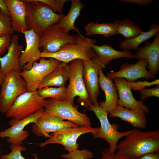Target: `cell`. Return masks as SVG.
Listing matches in <instances>:
<instances>
[{"label": "cell", "mask_w": 159, "mask_h": 159, "mask_svg": "<svg viewBox=\"0 0 159 159\" xmlns=\"http://www.w3.org/2000/svg\"><path fill=\"white\" fill-rule=\"evenodd\" d=\"M117 149L116 154L124 159H138L146 154L159 153V130H133Z\"/></svg>", "instance_id": "1"}, {"label": "cell", "mask_w": 159, "mask_h": 159, "mask_svg": "<svg viewBox=\"0 0 159 159\" xmlns=\"http://www.w3.org/2000/svg\"><path fill=\"white\" fill-rule=\"evenodd\" d=\"M26 21L29 30L32 29L39 35L49 26L59 23L64 16L54 12L48 5L38 0H26Z\"/></svg>", "instance_id": "2"}, {"label": "cell", "mask_w": 159, "mask_h": 159, "mask_svg": "<svg viewBox=\"0 0 159 159\" xmlns=\"http://www.w3.org/2000/svg\"><path fill=\"white\" fill-rule=\"evenodd\" d=\"M75 42L64 45L58 51L53 53H42L41 57L53 58L61 62L68 64L77 59L82 60L93 59L96 55L92 46L96 42L92 39L80 35L75 36Z\"/></svg>", "instance_id": "3"}, {"label": "cell", "mask_w": 159, "mask_h": 159, "mask_svg": "<svg viewBox=\"0 0 159 159\" xmlns=\"http://www.w3.org/2000/svg\"><path fill=\"white\" fill-rule=\"evenodd\" d=\"M44 108V112L63 120H67L79 126H91L90 119L86 114L80 112L77 106L66 100L60 101L51 98L46 100Z\"/></svg>", "instance_id": "4"}, {"label": "cell", "mask_w": 159, "mask_h": 159, "mask_svg": "<svg viewBox=\"0 0 159 159\" xmlns=\"http://www.w3.org/2000/svg\"><path fill=\"white\" fill-rule=\"evenodd\" d=\"M46 100L37 91H26L20 95L5 113L7 117L21 120L44 108Z\"/></svg>", "instance_id": "5"}, {"label": "cell", "mask_w": 159, "mask_h": 159, "mask_svg": "<svg viewBox=\"0 0 159 159\" xmlns=\"http://www.w3.org/2000/svg\"><path fill=\"white\" fill-rule=\"evenodd\" d=\"M69 65L70 73L66 100L74 105V99L78 96L77 102L82 106L87 108L91 103L83 79V60L80 59L74 60L71 62Z\"/></svg>", "instance_id": "6"}, {"label": "cell", "mask_w": 159, "mask_h": 159, "mask_svg": "<svg viewBox=\"0 0 159 159\" xmlns=\"http://www.w3.org/2000/svg\"><path fill=\"white\" fill-rule=\"evenodd\" d=\"M12 71L7 74L1 86L0 112L5 114L21 94L26 91V83L20 72Z\"/></svg>", "instance_id": "7"}, {"label": "cell", "mask_w": 159, "mask_h": 159, "mask_svg": "<svg viewBox=\"0 0 159 159\" xmlns=\"http://www.w3.org/2000/svg\"><path fill=\"white\" fill-rule=\"evenodd\" d=\"M89 107L90 110L95 113L99 119L101 125L98 131L92 134L93 138H101L104 140L109 144V150L115 152L117 149V144L118 140L122 137L128 135L132 130L123 132L118 131L115 127L111 125L109 122L107 117L109 112L99 105L95 106L91 103Z\"/></svg>", "instance_id": "8"}, {"label": "cell", "mask_w": 159, "mask_h": 159, "mask_svg": "<svg viewBox=\"0 0 159 159\" xmlns=\"http://www.w3.org/2000/svg\"><path fill=\"white\" fill-rule=\"evenodd\" d=\"M62 62L52 58L41 57L39 62H34L30 69L23 70L20 74L25 81L26 91H36L43 80L55 69Z\"/></svg>", "instance_id": "9"}, {"label": "cell", "mask_w": 159, "mask_h": 159, "mask_svg": "<svg viewBox=\"0 0 159 159\" xmlns=\"http://www.w3.org/2000/svg\"><path fill=\"white\" fill-rule=\"evenodd\" d=\"M99 128L91 126H79L63 129L51 133L49 138L39 143V145L42 148L50 144H59L63 145L65 150L70 152L78 149L79 145L77 140L80 135L88 133H96Z\"/></svg>", "instance_id": "10"}, {"label": "cell", "mask_w": 159, "mask_h": 159, "mask_svg": "<svg viewBox=\"0 0 159 159\" xmlns=\"http://www.w3.org/2000/svg\"><path fill=\"white\" fill-rule=\"evenodd\" d=\"M39 36V48L43 53L57 52L64 45L75 42V36L65 32L58 23L49 27Z\"/></svg>", "instance_id": "11"}, {"label": "cell", "mask_w": 159, "mask_h": 159, "mask_svg": "<svg viewBox=\"0 0 159 159\" xmlns=\"http://www.w3.org/2000/svg\"><path fill=\"white\" fill-rule=\"evenodd\" d=\"M44 112V109L43 108L20 120L13 118L8 122L11 127L4 130L0 131V138H7V141L11 144L22 145L23 142L29 135L28 131L24 130L25 127L31 123H35L37 119Z\"/></svg>", "instance_id": "12"}, {"label": "cell", "mask_w": 159, "mask_h": 159, "mask_svg": "<svg viewBox=\"0 0 159 159\" xmlns=\"http://www.w3.org/2000/svg\"><path fill=\"white\" fill-rule=\"evenodd\" d=\"M83 80L91 104L99 105L97 99L100 94L99 89V72L104 67L96 57L92 59L82 60Z\"/></svg>", "instance_id": "13"}, {"label": "cell", "mask_w": 159, "mask_h": 159, "mask_svg": "<svg viewBox=\"0 0 159 159\" xmlns=\"http://www.w3.org/2000/svg\"><path fill=\"white\" fill-rule=\"evenodd\" d=\"M75 123L49 114L44 112L32 126V132L37 136L49 138L51 133L60 130L78 127Z\"/></svg>", "instance_id": "14"}, {"label": "cell", "mask_w": 159, "mask_h": 159, "mask_svg": "<svg viewBox=\"0 0 159 159\" xmlns=\"http://www.w3.org/2000/svg\"><path fill=\"white\" fill-rule=\"evenodd\" d=\"M138 59L134 64L127 63L123 64L120 66L119 71H112L107 74V76L112 80L115 78H122L130 82H134L140 78L146 80L154 78L155 77L147 69V60L142 58Z\"/></svg>", "instance_id": "15"}, {"label": "cell", "mask_w": 159, "mask_h": 159, "mask_svg": "<svg viewBox=\"0 0 159 159\" xmlns=\"http://www.w3.org/2000/svg\"><path fill=\"white\" fill-rule=\"evenodd\" d=\"M26 42V47L23 50L19 58V64L21 69H29L33 63L41 57V52L39 48V35L32 29L24 32Z\"/></svg>", "instance_id": "16"}, {"label": "cell", "mask_w": 159, "mask_h": 159, "mask_svg": "<svg viewBox=\"0 0 159 159\" xmlns=\"http://www.w3.org/2000/svg\"><path fill=\"white\" fill-rule=\"evenodd\" d=\"M113 80L118 93V105L128 109L142 111L146 113H148L149 108L143 104V101L137 100L134 97L130 82L122 78H115Z\"/></svg>", "instance_id": "17"}, {"label": "cell", "mask_w": 159, "mask_h": 159, "mask_svg": "<svg viewBox=\"0 0 159 159\" xmlns=\"http://www.w3.org/2000/svg\"><path fill=\"white\" fill-rule=\"evenodd\" d=\"M155 36L152 42L147 41L144 45L138 49L134 58L147 60L149 71L155 77L159 70V32Z\"/></svg>", "instance_id": "18"}, {"label": "cell", "mask_w": 159, "mask_h": 159, "mask_svg": "<svg viewBox=\"0 0 159 159\" xmlns=\"http://www.w3.org/2000/svg\"><path fill=\"white\" fill-rule=\"evenodd\" d=\"M19 40L17 34L13 35L7 52L0 57V70L5 75L12 71L21 72L19 60L24 47L19 44Z\"/></svg>", "instance_id": "19"}, {"label": "cell", "mask_w": 159, "mask_h": 159, "mask_svg": "<svg viewBox=\"0 0 159 159\" xmlns=\"http://www.w3.org/2000/svg\"><path fill=\"white\" fill-rule=\"evenodd\" d=\"M11 19L14 32L23 33L28 30L26 21V0H5Z\"/></svg>", "instance_id": "20"}, {"label": "cell", "mask_w": 159, "mask_h": 159, "mask_svg": "<svg viewBox=\"0 0 159 159\" xmlns=\"http://www.w3.org/2000/svg\"><path fill=\"white\" fill-rule=\"evenodd\" d=\"M102 69L99 72L98 84L105 94V100L101 101L99 105L109 113L115 109L118 105V98L117 87L113 80H111L103 73Z\"/></svg>", "instance_id": "21"}, {"label": "cell", "mask_w": 159, "mask_h": 159, "mask_svg": "<svg viewBox=\"0 0 159 159\" xmlns=\"http://www.w3.org/2000/svg\"><path fill=\"white\" fill-rule=\"evenodd\" d=\"M109 113L110 117L119 118L130 123L133 127L143 129L147 126L146 113L143 111L128 109L118 105Z\"/></svg>", "instance_id": "22"}, {"label": "cell", "mask_w": 159, "mask_h": 159, "mask_svg": "<svg viewBox=\"0 0 159 159\" xmlns=\"http://www.w3.org/2000/svg\"><path fill=\"white\" fill-rule=\"evenodd\" d=\"M92 48L96 55V58L105 67L112 61L121 58H134V55L129 50L119 51L111 46L105 44L100 46L93 45Z\"/></svg>", "instance_id": "23"}, {"label": "cell", "mask_w": 159, "mask_h": 159, "mask_svg": "<svg viewBox=\"0 0 159 159\" xmlns=\"http://www.w3.org/2000/svg\"><path fill=\"white\" fill-rule=\"evenodd\" d=\"M70 73L69 64L62 62L55 69L44 77L39 85L38 89L47 87L65 86L69 80Z\"/></svg>", "instance_id": "24"}, {"label": "cell", "mask_w": 159, "mask_h": 159, "mask_svg": "<svg viewBox=\"0 0 159 159\" xmlns=\"http://www.w3.org/2000/svg\"><path fill=\"white\" fill-rule=\"evenodd\" d=\"M71 1V5L68 13L60 19L58 24L60 28L67 33H68L71 30H74L77 32L79 35L84 37L75 27L74 24L80 15L81 9L85 5L80 0Z\"/></svg>", "instance_id": "25"}, {"label": "cell", "mask_w": 159, "mask_h": 159, "mask_svg": "<svg viewBox=\"0 0 159 159\" xmlns=\"http://www.w3.org/2000/svg\"><path fill=\"white\" fill-rule=\"evenodd\" d=\"M158 32H159V25L157 24H152L150 25L149 31H143L135 37L126 39L120 43V47L124 50H137L139 46L142 43L151 38Z\"/></svg>", "instance_id": "26"}, {"label": "cell", "mask_w": 159, "mask_h": 159, "mask_svg": "<svg viewBox=\"0 0 159 159\" xmlns=\"http://www.w3.org/2000/svg\"><path fill=\"white\" fill-rule=\"evenodd\" d=\"M85 28L87 36L101 34L105 37H109L119 34L114 23L105 22L100 24L90 22L86 25Z\"/></svg>", "instance_id": "27"}, {"label": "cell", "mask_w": 159, "mask_h": 159, "mask_svg": "<svg viewBox=\"0 0 159 159\" xmlns=\"http://www.w3.org/2000/svg\"><path fill=\"white\" fill-rule=\"evenodd\" d=\"M114 23L119 34L122 35L126 39L135 37L143 32L138 25L128 18L115 20Z\"/></svg>", "instance_id": "28"}, {"label": "cell", "mask_w": 159, "mask_h": 159, "mask_svg": "<svg viewBox=\"0 0 159 159\" xmlns=\"http://www.w3.org/2000/svg\"><path fill=\"white\" fill-rule=\"evenodd\" d=\"M39 94L42 98L50 97L57 100H66L68 91L67 87L65 86L58 87H47L39 89Z\"/></svg>", "instance_id": "29"}, {"label": "cell", "mask_w": 159, "mask_h": 159, "mask_svg": "<svg viewBox=\"0 0 159 159\" xmlns=\"http://www.w3.org/2000/svg\"><path fill=\"white\" fill-rule=\"evenodd\" d=\"M9 148L11 150L9 154L1 155L2 159H26L23 157L21 154L22 151H25V147L20 145H15L11 144ZM34 158L33 159H40L37 156V154H33Z\"/></svg>", "instance_id": "30"}, {"label": "cell", "mask_w": 159, "mask_h": 159, "mask_svg": "<svg viewBox=\"0 0 159 159\" xmlns=\"http://www.w3.org/2000/svg\"><path fill=\"white\" fill-rule=\"evenodd\" d=\"M93 156V153L87 149H77L61 155L62 158L66 159H91Z\"/></svg>", "instance_id": "31"}, {"label": "cell", "mask_w": 159, "mask_h": 159, "mask_svg": "<svg viewBox=\"0 0 159 159\" xmlns=\"http://www.w3.org/2000/svg\"><path fill=\"white\" fill-rule=\"evenodd\" d=\"M14 32L11 17L5 15L0 10V35L11 36Z\"/></svg>", "instance_id": "32"}, {"label": "cell", "mask_w": 159, "mask_h": 159, "mask_svg": "<svg viewBox=\"0 0 159 159\" xmlns=\"http://www.w3.org/2000/svg\"><path fill=\"white\" fill-rule=\"evenodd\" d=\"M48 5L54 12L62 14L63 7L67 0H38Z\"/></svg>", "instance_id": "33"}, {"label": "cell", "mask_w": 159, "mask_h": 159, "mask_svg": "<svg viewBox=\"0 0 159 159\" xmlns=\"http://www.w3.org/2000/svg\"><path fill=\"white\" fill-rule=\"evenodd\" d=\"M141 99V101L145 100L147 98L150 97H159V85L151 88H143L140 90Z\"/></svg>", "instance_id": "34"}, {"label": "cell", "mask_w": 159, "mask_h": 159, "mask_svg": "<svg viewBox=\"0 0 159 159\" xmlns=\"http://www.w3.org/2000/svg\"><path fill=\"white\" fill-rule=\"evenodd\" d=\"M10 35H0V56L3 55L8 50L11 43Z\"/></svg>", "instance_id": "35"}, {"label": "cell", "mask_w": 159, "mask_h": 159, "mask_svg": "<svg viewBox=\"0 0 159 159\" xmlns=\"http://www.w3.org/2000/svg\"><path fill=\"white\" fill-rule=\"evenodd\" d=\"M102 157L99 159H124L110 151L109 148L103 150L102 153Z\"/></svg>", "instance_id": "36"}, {"label": "cell", "mask_w": 159, "mask_h": 159, "mask_svg": "<svg viewBox=\"0 0 159 159\" xmlns=\"http://www.w3.org/2000/svg\"><path fill=\"white\" fill-rule=\"evenodd\" d=\"M120 1L125 3H132L140 6H146L153 2L152 0H120Z\"/></svg>", "instance_id": "37"}, {"label": "cell", "mask_w": 159, "mask_h": 159, "mask_svg": "<svg viewBox=\"0 0 159 159\" xmlns=\"http://www.w3.org/2000/svg\"><path fill=\"white\" fill-rule=\"evenodd\" d=\"M0 10L4 14L11 17L5 0H0Z\"/></svg>", "instance_id": "38"}, {"label": "cell", "mask_w": 159, "mask_h": 159, "mask_svg": "<svg viewBox=\"0 0 159 159\" xmlns=\"http://www.w3.org/2000/svg\"><path fill=\"white\" fill-rule=\"evenodd\" d=\"M138 159H159V153L146 154Z\"/></svg>", "instance_id": "39"}, {"label": "cell", "mask_w": 159, "mask_h": 159, "mask_svg": "<svg viewBox=\"0 0 159 159\" xmlns=\"http://www.w3.org/2000/svg\"><path fill=\"white\" fill-rule=\"evenodd\" d=\"M6 75L4 74L0 70V86H1L4 82Z\"/></svg>", "instance_id": "40"}, {"label": "cell", "mask_w": 159, "mask_h": 159, "mask_svg": "<svg viewBox=\"0 0 159 159\" xmlns=\"http://www.w3.org/2000/svg\"><path fill=\"white\" fill-rule=\"evenodd\" d=\"M0 159H1V158H0Z\"/></svg>", "instance_id": "41"}]
</instances>
